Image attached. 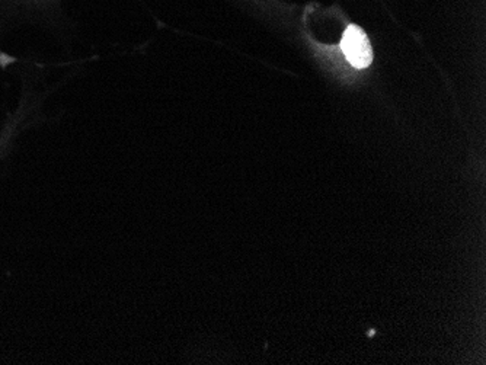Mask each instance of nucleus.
<instances>
[{
  "label": "nucleus",
  "mask_w": 486,
  "mask_h": 365,
  "mask_svg": "<svg viewBox=\"0 0 486 365\" xmlns=\"http://www.w3.org/2000/svg\"><path fill=\"white\" fill-rule=\"evenodd\" d=\"M341 49L345 58L356 69L372 65L373 47L367 34L358 25H349L342 35Z\"/></svg>",
  "instance_id": "obj_1"
}]
</instances>
